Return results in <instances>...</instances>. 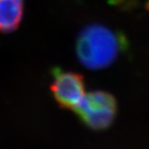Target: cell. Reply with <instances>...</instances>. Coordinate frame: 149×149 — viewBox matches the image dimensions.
<instances>
[{
  "instance_id": "277c9868",
  "label": "cell",
  "mask_w": 149,
  "mask_h": 149,
  "mask_svg": "<svg viewBox=\"0 0 149 149\" xmlns=\"http://www.w3.org/2000/svg\"><path fill=\"white\" fill-rule=\"evenodd\" d=\"M24 0H0V33L15 31L22 22Z\"/></svg>"
},
{
  "instance_id": "7a4b0ae2",
  "label": "cell",
  "mask_w": 149,
  "mask_h": 149,
  "mask_svg": "<svg viewBox=\"0 0 149 149\" xmlns=\"http://www.w3.org/2000/svg\"><path fill=\"white\" fill-rule=\"evenodd\" d=\"M74 111L90 129L102 130L109 127L115 119L117 102L113 95L107 92L93 91L84 94Z\"/></svg>"
},
{
  "instance_id": "6da1fadb",
  "label": "cell",
  "mask_w": 149,
  "mask_h": 149,
  "mask_svg": "<svg viewBox=\"0 0 149 149\" xmlns=\"http://www.w3.org/2000/svg\"><path fill=\"white\" fill-rule=\"evenodd\" d=\"M126 45L120 33L102 24H90L79 33L76 51L83 66L99 70L111 66Z\"/></svg>"
},
{
  "instance_id": "3957f363",
  "label": "cell",
  "mask_w": 149,
  "mask_h": 149,
  "mask_svg": "<svg viewBox=\"0 0 149 149\" xmlns=\"http://www.w3.org/2000/svg\"><path fill=\"white\" fill-rule=\"evenodd\" d=\"M53 82L50 90L62 108L74 110L86 94L83 76L78 73L62 71L55 68L52 72Z\"/></svg>"
}]
</instances>
